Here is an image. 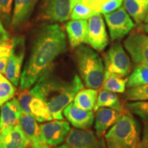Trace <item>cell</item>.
<instances>
[{
  "instance_id": "obj_1",
  "label": "cell",
  "mask_w": 148,
  "mask_h": 148,
  "mask_svg": "<svg viewBox=\"0 0 148 148\" xmlns=\"http://www.w3.org/2000/svg\"><path fill=\"white\" fill-rule=\"evenodd\" d=\"M66 51V34L58 23L45 25L38 29L30 54L20 78L21 89L29 88Z\"/></svg>"
},
{
  "instance_id": "obj_2",
  "label": "cell",
  "mask_w": 148,
  "mask_h": 148,
  "mask_svg": "<svg viewBox=\"0 0 148 148\" xmlns=\"http://www.w3.org/2000/svg\"><path fill=\"white\" fill-rule=\"evenodd\" d=\"M52 66L38 78L30 92L47 104L53 119L62 120L64 109L84 88V84L77 74L69 79L60 77L54 73Z\"/></svg>"
},
{
  "instance_id": "obj_3",
  "label": "cell",
  "mask_w": 148,
  "mask_h": 148,
  "mask_svg": "<svg viewBox=\"0 0 148 148\" xmlns=\"http://www.w3.org/2000/svg\"><path fill=\"white\" fill-rule=\"evenodd\" d=\"M74 58L80 78L87 88L98 89L105 78V68L102 59L91 48L79 45L75 48Z\"/></svg>"
},
{
  "instance_id": "obj_4",
  "label": "cell",
  "mask_w": 148,
  "mask_h": 148,
  "mask_svg": "<svg viewBox=\"0 0 148 148\" xmlns=\"http://www.w3.org/2000/svg\"><path fill=\"white\" fill-rule=\"evenodd\" d=\"M107 148H138L140 127L130 112L126 110L119 121L104 135Z\"/></svg>"
},
{
  "instance_id": "obj_5",
  "label": "cell",
  "mask_w": 148,
  "mask_h": 148,
  "mask_svg": "<svg viewBox=\"0 0 148 148\" xmlns=\"http://www.w3.org/2000/svg\"><path fill=\"white\" fill-rule=\"evenodd\" d=\"M105 75L114 74L125 77L131 71V62L128 56L120 42L110 46L103 55Z\"/></svg>"
},
{
  "instance_id": "obj_6",
  "label": "cell",
  "mask_w": 148,
  "mask_h": 148,
  "mask_svg": "<svg viewBox=\"0 0 148 148\" xmlns=\"http://www.w3.org/2000/svg\"><path fill=\"white\" fill-rule=\"evenodd\" d=\"M103 16L112 41L124 38L135 26L130 16L122 5Z\"/></svg>"
},
{
  "instance_id": "obj_7",
  "label": "cell",
  "mask_w": 148,
  "mask_h": 148,
  "mask_svg": "<svg viewBox=\"0 0 148 148\" xmlns=\"http://www.w3.org/2000/svg\"><path fill=\"white\" fill-rule=\"evenodd\" d=\"M12 48L7 62L4 75L14 86H18L21 78V66L25 57V38L22 36H14Z\"/></svg>"
},
{
  "instance_id": "obj_8",
  "label": "cell",
  "mask_w": 148,
  "mask_h": 148,
  "mask_svg": "<svg viewBox=\"0 0 148 148\" xmlns=\"http://www.w3.org/2000/svg\"><path fill=\"white\" fill-rule=\"evenodd\" d=\"M69 0H42L38 18L49 22H64L70 18Z\"/></svg>"
},
{
  "instance_id": "obj_9",
  "label": "cell",
  "mask_w": 148,
  "mask_h": 148,
  "mask_svg": "<svg viewBox=\"0 0 148 148\" xmlns=\"http://www.w3.org/2000/svg\"><path fill=\"white\" fill-rule=\"evenodd\" d=\"M65 143L70 148H107L104 138L89 129L71 128Z\"/></svg>"
},
{
  "instance_id": "obj_10",
  "label": "cell",
  "mask_w": 148,
  "mask_h": 148,
  "mask_svg": "<svg viewBox=\"0 0 148 148\" xmlns=\"http://www.w3.org/2000/svg\"><path fill=\"white\" fill-rule=\"evenodd\" d=\"M109 42L106 25L101 13L95 14L88 18L87 44L92 49L102 51Z\"/></svg>"
},
{
  "instance_id": "obj_11",
  "label": "cell",
  "mask_w": 148,
  "mask_h": 148,
  "mask_svg": "<svg viewBox=\"0 0 148 148\" xmlns=\"http://www.w3.org/2000/svg\"><path fill=\"white\" fill-rule=\"evenodd\" d=\"M42 141L49 146L60 145L69 134L71 127L69 122L62 120L52 121L40 125Z\"/></svg>"
},
{
  "instance_id": "obj_12",
  "label": "cell",
  "mask_w": 148,
  "mask_h": 148,
  "mask_svg": "<svg viewBox=\"0 0 148 148\" xmlns=\"http://www.w3.org/2000/svg\"><path fill=\"white\" fill-rule=\"evenodd\" d=\"M123 45L134 63L148 66V35L132 32L124 40Z\"/></svg>"
},
{
  "instance_id": "obj_13",
  "label": "cell",
  "mask_w": 148,
  "mask_h": 148,
  "mask_svg": "<svg viewBox=\"0 0 148 148\" xmlns=\"http://www.w3.org/2000/svg\"><path fill=\"white\" fill-rule=\"evenodd\" d=\"M29 145L19 123L0 130V148H27Z\"/></svg>"
},
{
  "instance_id": "obj_14",
  "label": "cell",
  "mask_w": 148,
  "mask_h": 148,
  "mask_svg": "<svg viewBox=\"0 0 148 148\" xmlns=\"http://www.w3.org/2000/svg\"><path fill=\"white\" fill-rule=\"evenodd\" d=\"M63 115L74 127L80 130L90 128L95 119L92 112L83 110L75 106L73 102L64 109Z\"/></svg>"
},
{
  "instance_id": "obj_15",
  "label": "cell",
  "mask_w": 148,
  "mask_h": 148,
  "mask_svg": "<svg viewBox=\"0 0 148 148\" xmlns=\"http://www.w3.org/2000/svg\"><path fill=\"white\" fill-rule=\"evenodd\" d=\"M123 113L109 108L100 107L98 108L96 110L94 119L96 134L98 136L103 137L108 130L119 121Z\"/></svg>"
},
{
  "instance_id": "obj_16",
  "label": "cell",
  "mask_w": 148,
  "mask_h": 148,
  "mask_svg": "<svg viewBox=\"0 0 148 148\" xmlns=\"http://www.w3.org/2000/svg\"><path fill=\"white\" fill-rule=\"evenodd\" d=\"M39 0H14L13 13L11 17L10 27L14 30L25 25L32 15Z\"/></svg>"
},
{
  "instance_id": "obj_17",
  "label": "cell",
  "mask_w": 148,
  "mask_h": 148,
  "mask_svg": "<svg viewBox=\"0 0 148 148\" xmlns=\"http://www.w3.org/2000/svg\"><path fill=\"white\" fill-rule=\"evenodd\" d=\"M65 29L72 48L75 49L82 44H87L88 21L86 19H71L66 23Z\"/></svg>"
},
{
  "instance_id": "obj_18",
  "label": "cell",
  "mask_w": 148,
  "mask_h": 148,
  "mask_svg": "<svg viewBox=\"0 0 148 148\" xmlns=\"http://www.w3.org/2000/svg\"><path fill=\"white\" fill-rule=\"evenodd\" d=\"M23 112L17 98L13 97L1 106L0 130L18 124Z\"/></svg>"
},
{
  "instance_id": "obj_19",
  "label": "cell",
  "mask_w": 148,
  "mask_h": 148,
  "mask_svg": "<svg viewBox=\"0 0 148 148\" xmlns=\"http://www.w3.org/2000/svg\"><path fill=\"white\" fill-rule=\"evenodd\" d=\"M18 123L31 145L43 142L40 133V125L32 116L23 112Z\"/></svg>"
},
{
  "instance_id": "obj_20",
  "label": "cell",
  "mask_w": 148,
  "mask_h": 148,
  "mask_svg": "<svg viewBox=\"0 0 148 148\" xmlns=\"http://www.w3.org/2000/svg\"><path fill=\"white\" fill-rule=\"evenodd\" d=\"M100 107L109 108L121 112L126 111L125 110L124 106L116 92L102 89H101L98 95L94 110L96 111Z\"/></svg>"
},
{
  "instance_id": "obj_21",
  "label": "cell",
  "mask_w": 148,
  "mask_h": 148,
  "mask_svg": "<svg viewBox=\"0 0 148 148\" xmlns=\"http://www.w3.org/2000/svg\"><path fill=\"white\" fill-rule=\"evenodd\" d=\"M98 97L97 89L86 88L77 92L73 99V103L83 110L92 111L95 108Z\"/></svg>"
},
{
  "instance_id": "obj_22",
  "label": "cell",
  "mask_w": 148,
  "mask_h": 148,
  "mask_svg": "<svg viewBox=\"0 0 148 148\" xmlns=\"http://www.w3.org/2000/svg\"><path fill=\"white\" fill-rule=\"evenodd\" d=\"M30 115L32 116L37 121L45 122L52 121V114L47 104L39 98L34 96L29 103Z\"/></svg>"
},
{
  "instance_id": "obj_23",
  "label": "cell",
  "mask_w": 148,
  "mask_h": 148,
  "mask_svg": "<svg viewBox=\"0 0 148 148\" xmlns=\"http://www.w3.org/2000/svg\"><path fill=\"white\" fill-rule=\"evenodd\" d=\"M83 4L97 13L104 14L121 6L123 0H81Z\"/></svg>"
},
{
  "instance_id": "obj_24",
  "label": "cell",
  "mask_w": 148,
  "mask_h": 148,
  "mask_svg": "<svg viewBox=\"0 0 148 148\" xmlns=\"http://www.w3.org/2000/svg\"><path fill=\"white\" fill-rule=\"evenodd\" d=\"M123 6L127 12L136 24L144 21L147 14L148 7L137 0H123Z\"/></svg>"
},
{
  "instance_id": "obj_25",
  "label": "cell",
  "mask_w": 148,
  "mask_h": 148,
  "mask_svg": "<svg viewBox=\"0 0 148 148\" xmlns=\"http://www.w3.org/2000/svg\"><path fill=\"white\" fill-rule=\"evenodd\" d=\"M148 84V66L137 64L127 79L126 86H132Z\"/></svg>"
},
{
  "instance_id": "obj_26",
  "label": "cell",
  "mask_w": 148,
  "mask_h": 148,
  "mask_svg": "<svg viewBox=\"0 0 148 148\" xmlns=\"http://www.w3.org/2000/svg\"><path fill=\"white\" fill-rule=\"evenodd\" d=\"M127 79L114 74L105 75L104 81L100 88L102 90L123 93L125 90Z\"/></svg>"
},
{
  "instance_id": "obj_27",
  "label": "cell",
  "mask_w": 148,
  "mask_h": 148,
  "mask_svg": "<svg viewBox=\"0 0 148 148\" xmlns=\"http://www.w3.org/2000/svg\"><path fill=\"white\" fill-rule=\"evenodd\" d=\"M16 90L15 86L0 73V106L13 98Z\"/></svg>"
},
{
  "instance_id": "obj_28",
  "label": "cell",
  "mask_w": 148,
  "mask_h": 148,
  "mask_svg": "<svg viewBox=\"0 0 148 148\" xmlns=\"http://www.w3.org/2000/svg\"><path fill=\"white\" fill-rule=\"evenodd\" d=\"M124 97L127 100L129 101H147L148 84L128 88L125 90Z\"/></svg>"
},
{
  "instance_id": "obj_29",
  "label": "cell",
  "mask_w": 148,
  "mask_h": 148,
  "mask_svg": "<svg viewBox=\"0 0 148 148\" xmlns=\"http://www.w3.org/2000/svg\"><path fill=\"white\" fill-rule=\"evenodd\" d=\"M125 106L131 114L138 116L144 122H148V100L127 103Z\"/></svg>"
},
{
  "instance_id": "obj_30",
  "label": "cell",
  "mask_w": 148,
  "mask_h": 148,
  "mask_svg": "<svg viewBox=\"0 0 148 148\" xmlns=\"http://www.w3.org/2000/svg\"><path fill=\"white\" fill-rule=\"evenodd\" d=\"M97 14L98 13L97 12H95V10H93L92 9L88 8V6L83 4L80 0L72 9L70 18L73 20H86Z\"/></svg>"
},
{
  "instance_id": "obj_31",
  "label": "cell",
  "mask_w": 148,
  "mask_h": 148,
  "mask_svg": "<svg viewBox=\"0 0 148 148\" xmlns=\"http://www.w3.org/2000/svg\"><path fill=\"white\" fill-rule=\"evenodd\" d=\"M11 48H12L11 38H9L0 44V73L3 74L5 73Z\"/></svg>"
},
{
  "instance_id": "obj_32",
  "label": "cell",
  "mask_w": 148,
  "mask_h": 148,
  "mask_svg": "<svg viewBox=\"0 0 148 148\" xmlns=\"http://www.w3.org/2000/svg\"><path fill=\"white\" fill-rule=\"evenodd\" d=\"M33 97L34 95H32L29 88L21 89L18 95L17 99L20 103V106L23 110V112L29 114V115H30V111L29 108V103Z\"/></svg>"
},
{
  "instance_id": "obj_33",
  "label": "cell",
  "mask_w": 148,
  "mask_h": 148,
  "mask_svg": "<svg viewBox=\"0 0 148 148\" xmlns=\"http://www.w3.org/2000/svg\"><path fill=\"white\" fill-rule=\"evenodd\" d=\"M13 0H0V18L6 24L11 21V10Z\"/></svg>"
},
{
  "instance_id": "obj_34",
  "label": "cell",
  "mask_w": 148,
  "mask_h": 148,
  "mask_svg": "<svg viewBox=\"0 0 148 148\" xmlns=\"http://www.w3.org/2000/svg\"><path fill=\"white\" fill-rule=\"evenodd\" d=\"M138 148H148V122H144L143 132Z\"/></svg>"
},
{
  "instance_id": "obj_35",
  "label": "cell",
  "mask_w": 148,
  "mask_h": 148,
  "mask_svg": "<svg viewBox=\"0 0 148 148\" xmlns=\"http://www.w3.org/2000/svg\"><path fill=\"white\" fill-rule=\"evenodd\" d=\"M10 38V35L6 31V29L3 27V23H1L0 20V44L2 43L5 40H8Z\"/></svg>"
},
{
  "instance_id": "obj_36",
  "label": "cell",
  "mask_w": 148,
  "mask_h": 148,
  "mask_svg": "<svg viewBox=\"0 0 148 148\" xmlns=\"http://www.w3.org/2000/svg\"><path fill=\"white\" fill-rule=\"evenodd\" d=\"M30 148H50L49 145H47V143L41 142V143H38L36 144H32L31 145Z\"/></svg>"
},
{
  "instance_id": "obj_37",
  "label": "cell",
  "mask_w": 148,
  "mask_h": 148,
  "mask_svg": "<svg viewBox=\"0 0 148 148\" xmlns=\"http://www.w3.org/2000/svg\"><path fill=\"white\" fill-rule=\"evenodd\" d=\"M70 1V6H71V10H72V9L75 5L77 4V3L79 2L80 0H69Z\"/></svg>"
},
{
  "instance_id": "obj_38",
  "label": "cell",
  "mask_w": 148,
  "mask_h": 148,
  "mask_svg": "<svg viewBox=\"0 0 148 148\" xmlns=\"http://www.w3.org/2000/svg\"><path fill=\"white\" fill-rule=\"evenodd\" d=\"M141 28H142V30H143L144 32L146 33H148V23L145 24V25H142Z\"/></svg>"
},
{
  "instance_id": "obj_39",
  "label": "cell",
  "mask_w": 148,
  "mask_h": 148,
  "mask_svg": "<svg viewBox=\"0 0 148 148\" xmlns=\"http://www.w3.org/2000/svg\"><path fill=\"white\" fill-rule=\"evenodd\" d=\"M138 1H139L140 3H143V5H146V6L148 7V0H137Z\"/></svg>"
},
{
  "instance_id": "obj_40",
  "label": "cell",
  "mask_w": 148,
  "mask_h": 148,
  "mask_svg": "<svg viewBox=\"0 0 148 148\" xmlns=\"http://www.w3.org/2000/svg\"><path fill=\"white\" fill-rule=\"evenodd\" d=\"M55 148H70V147L67 145H66V144H64V145H60L57 146V147H56Z\"/></svg>"
},
{
  "instance_id": "obj_41",
  "label": "cell",
  "mask_w": 148,
  "mask_h": 148,
  "mask_svg": "<svg viewBox=\"0 0 148 148\" xmlns=\"http://www.w3.org/2000/svg\"><path fill=\"white\" fill-rule=\"evenodd\" d=\"M144 22H145L146 23H148V10H147V14H146V16H145V20H144Z\"/></svg>"
},
{
  "instance_id": "obj_42",
  "label": "cell",
  "mask_w": 148,
  "mask_h": 148,
  "mask_svg": "<svg viewBox=\"0 0 148 148\" xmlns=\"http://www.w3.org/2000/svg\"><path fill=\"white\" fill-rule=\"evenodd\" d=\"M29 148H30V147H29Z\"/></svg>"
}]
</instances>
